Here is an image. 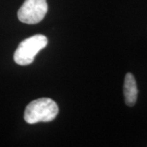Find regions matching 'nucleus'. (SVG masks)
Listing matches in <instances>:
<instances>
[{"mask_svg":"<svg viewBox=\"0 0 147 147\" xmlns=\"http://www.w3.org/2000/svg\"><path fill=\"white\" fill-rule=\"evenodd\" d=\"M57 103L50 98H39L31 101L27 105L24 119L29 124L40 122H50L55 119L58 114Z\"/></svg>","mask_w":147,"mask_h":147,"instance_id":"nucleus-1","label":"nucleus"},{"mask_svg":"<svg viewBox=\"0 0 147 147\" xmlns=\"http://www.w3.org/2000/svg\"><path fill=\"white\" fill-rule=\"evenodd\" d=\"M47 37L36 34L26 38L18 45L14 53V61L19 65H28L33 63L34 57L47 45Z\"/></svg>","mask_w":147,"mask_h":147,"instance_id":"nucleus-2","label":"nucleus"},{"mask_svg":"<svg viewBox=\"0 0 147 147\" xmlns=\"http://www.w3.org/2000/svg\"><path fill=\"white\" fill-rule=\"evenodd\" d=\"M47 0H26L17 12L20 21L34 25L42 21L47 12Z\"/></svg>","mask_w":147,"mask_h":147,"instance_id":"nucleus-3","label":"nucleus"},{"mask_svg":"<svg viewBox=\"0 0 147 147\" xmlns=\"http://www.w3.org/2000/svg\"><path fill=\"white\" fill-rule=\"evenodd\" d=\"M137 87L136 79L133 74L127 73L124 79L123 85V94L125 97V103L128 106H133L136 104L137 99Z\"/></svg>","mask_w":147,"mask_h":147,"instance_id":"nucleus-4","label":"nucleus"}]
</instances>
